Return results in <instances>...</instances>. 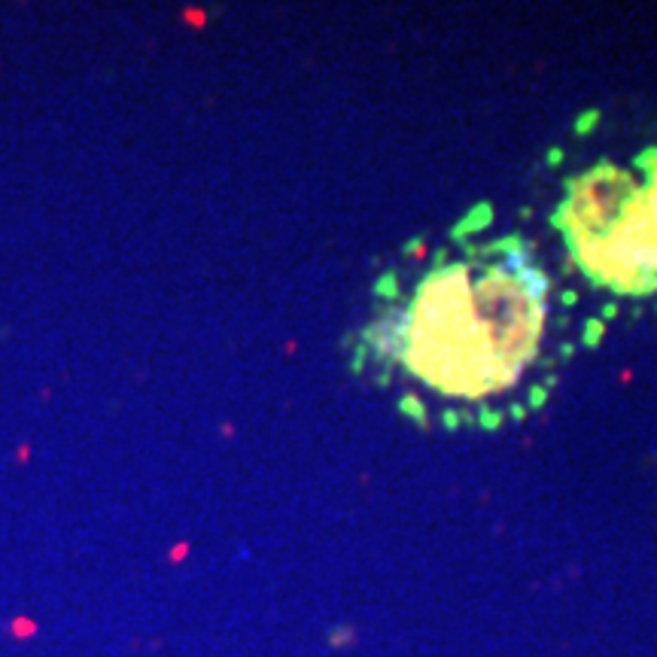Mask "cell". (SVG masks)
<instances>
[{
  "label": "cell",
  "mask_w": 657,
  "mask_h": 657,
  "mask_svg": "<svg viewBox=\"0 0 657 657\" xmlns=\"http://www.w3.org/2000/svg\"><path fill=\"white\" fill-rule=\"evenodd\" d=\"M572 308L530 238L456 228L420 265L384 277L359 356L417 417L499 426L548 396Z\"/></svg>",
  "instance_id": "obj_1"
},
{
  "label": "cell",
  "mask_w": 657,
  "mask_h": 657,
  "mask_svg": "<svg viewBox=\"0 0 657 657\" xmlns=\"http://www.w3.org/2000/svg\"><path fill=\"white\" fill-rule=\"evenodd\" d=\"M551 156L548 232L560 284L602 317L657 311V119L633 131L597 128Z\"/></svg>",
  "instance_id": "obj_2"
}]
</instances>
